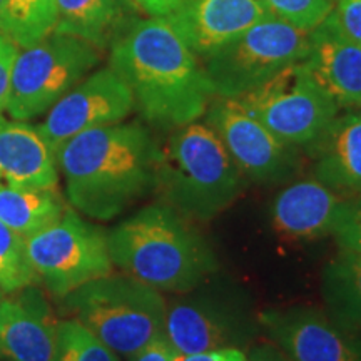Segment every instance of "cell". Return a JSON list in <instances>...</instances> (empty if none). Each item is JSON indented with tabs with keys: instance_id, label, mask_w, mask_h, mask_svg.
<instances>
[{
	"instance_id": "cell-3",
	"label": "cell",
	"mask_w": 361,
	"mask_h": 361,
	"mask_svg": "<svg viewBox=\"0 0 361 361\" xmlns=\"http://www.w3.org/2000/svg\"><path fill=\"white\" fill-rule=\"evenodd\" d=\"M107 246L112 264L161 293L186 295L218 268L206 239L166 202L121 221Z\"/></svg>"
},
{
	"instance_id": "cell-18",
	"label": "cell",
	"mask_w": 361,
	"mask_h": 361,
	"mask_svg": "<svg viewBox=\"0 0 361 361\" xmlns=\"http://www.w3.org/2000/svg\"><path fill=\"white\" fill-rule=\"evenodd\" d=\"M56 156L39 129L0 119V188H57Z\"/></svg>"
},
{
	"instance_id": "cell-19",
	"label": "cell",
	"mask_w": 361,
	"mask_h": 361,
	"mask_svg": "<svg viewBox=\"0 0 361 361\" xmlns=\"http://www.w3.org/2000/svg\"><path fill=\"white\" fill-rule=\"evenodd\" d=\"M308 149L314 176L340 196L361 192V114L340 116Z\"/></svg>"
},
{
	"instance_id": "cell-27",
	"label": "cell",
	"mask_w": 361,
	"mask_h": 361,
	"mask_svg": "<svg viewBox=\"0 0 361 361\" xmlns=\"http://www.w3.org/2000/svg\"><path fill=\"white\" fill-rule=\"evenodd\" d=\"M331 236L340 250L361 252V192L341 197Z\"/></svg>"
},
{
	"instance_id": "cell-15",
	"label": "cell",
	"mask_w": 361,
	"mask_h": 361,
	"mask_svg": "<svg viewBox=\"0 0 361 361\" xmlns=\"http://www.w3.org/2000/svg\"><path fill=\"white\" fill-rule=\"evenodd\" d=\"M301 62L340 109L361 106V45L346 37L331 16L311 30Z\"/></svg>"
},
{
	"instance_id": "cell-7",
	"label": "cell",
	"mask_w": 361,
	"mask_h": 361,
	"mask_svg": "<svg viewBox=\"0 0 361 361\" xmlns=\"http://www.w3.org/2000/svg\"><path fill=\"white\" fill-rule=\"evenodd\" d=\"M99 62L97 47L71 35L51 34L25 47L12 67L7 114L13 121L45 114Z\"/></svg>"
},
{
	"instance_id": "cell-35",
	"label": "cell",
	"mask_w": 361,
	"mask_h": 361,
	"mask_svg": "<svg viewBox=\"0 0 361 361\" xmlns=\"http://www.w3.org/2000/svg\"><path fill=\"white\" fill-rule=\"evenodd\" d=\"M2 6H4V0H0V11H2Z\"/></svg>"
},
{
	"instance_id": "cell-24",
	"label": "cell",
	"mask_w": 361,
	"mask_h": 361,
	"mask_svg": "<svg viewBox=\"0 0 361 361\" xmlns=\"http://www.w3.org/2000/svg\"><path fill=\"white\" fill-rule=\"evenodd\" d=\"M37 283V273L27 255L25 238L0 221V290L12 295Z\"/></svg>"
},
{
	"instance_id": "cell-1",
	"label": "cell",
	"mask_w": 361,
	"mask_h": 361,
	"mask_svg": "<svg viewBox=\"0 0 361 361\" xmlns=\"http://www.w3.org/2000/svg\"><path fill=\"white\" fill-rule=\"evenodd\" d=\"M109 67L128 84L144 119L161 129L200 121L216 97L201 59L166 17L130 20L111 44Z\"/></svg>"
},
{
	"instance_id": "cell-25",
	"label": "cell",
	"mask_w": 361,
	"mask_h": 361,
	"mask_svg": "<svg viewBox=\"0 0 361 361\" xmlns=\"http://www.w3.org/2000/svg\"><path fill=\"white\" fill-rule=\"evenodd\" d=\"M54 361H119L90 329L74 318L59 322Z\"/></svg>"
},
{
	"instance_id": "cell-20",
	"label": "cell",
	"mask_w": 361,
	"mask_h": 361,
	"mask_svg": "<svg viewBox=\"0 0 361 361\" xmlns=\"http://www.w3.org/2000/svg\"><path fill=\"white\" fill-rule=\"evenodd\" d=\"M54 34L71 35L104 49L129 24L128 0H56Z\"/></svg>"
},
{
	"instance_id": "cell-13",
	"label": "cell",
	"mask_w": 361,
	"mask_h": 361,
	"mask_svg": "<svg viewBox=\"0 0 361 361\" xmlns=\"http://www.w3.org/2000/svg\"><path fill=\"white\" fill-rule=\"evenodd\" d=\"M266 16L261 0H183L166 19L202 62Z\"/></svg>"
},
{
	"instance_id": "cell-29",
	"label": "cell",
	"mask_w": 361,
	"mask_h": 361,
	"mask_svg": "<svg viewBox=\"0 0 361 361\" xmlns=\"http://www.w3.org/2000/svg\"><path fill=\"white\" fill-rule=\"evenodd\" d=\"M19 47L0 34V119H4L2 112L7 107L8 90H11V74L13 62H16Z\"/></svg>"
},
{
	"instance_id": "cell-4",
	"label": "cell",
	"mask_w": 361,
	"mask_h": 361,
	"mask_svg": "<svg viewBox=\"0 0 361 361\" xmlns=\"http://www.w3.org/2000/svg\"><path fill=\"white\" fill-rule=\"evenodd\" d=\"M246 179L206 123L173 129L162 151L157 191L164 202L189 221H211L231 207Z\"/></svg>"
},
{
	"instance_id": "cell-33",
	"label": "cell",
	"mask_w": 361,
	"mask_h": 361,
	"mask_svg": "<svg viewBox=\"0 0 361 361\" xmlns=\"http://www.w3.org/2000/svg\"><path fill=\"white\" fill-rule=\"evenodd\" d=\"M246 361H293L284 355L276 345H258L250 353H246Z\"/></svg>"
},
{
	"instance_id": "cell-32",
	"label": "cell",
	"mask_w": 361,
	"mask_h": 361,
	"mask_svg": "<svg viewBox=\"0 0 361 361\" xmlns=\"http://www.w3.org/2000/svg\"><path fill=\"white\" fill-rule=\"evenodd\" d=\"M149 17H168L183 0H133Z\"/></svg>"
},
{
	"instance_id": "cell-23",
	"label": "cell",
	"mask_w": 361,
	"mask_h": 361,
	"mask_svg": "<svg viewBox=\"0 0 361 361\" xmlns=\"http://www.w3.org/2000/svg\"><path fill=\"white\" fill-rule=\"evenodd\" d=\"M56 20V0H4L0 34L25 49L54 34Z\"/></svg>"
},
{
	"instance_id": "cell-11",
	"label": "cell",
	"mask_w": 361,
	"mask_h": 361,
	"mask_svg": "<svg viewBox=\"0 0 361 361\" xmlns=\"http://www.w3.org/2000/svg\"><path fill=\"white\" fill-rule=\"evenodd\" d=\"M134 96L111 67L85 75L47 112L39 133L54 152L84 130L123 123L134 111Z\"/></svg>"
},
{
	"instance_id": "cell-12",
	"label": "cell",
	"mask_w": 361,
	"mask_h": 361,
	"mask_svg": "<svg viewBox=\"0 0 361 361\" xmlns=\"http://www.w3.org/2000/svg\"><path fill=\"white\" fill-rule=\"evenodd\" d=\"M261 326L293 361H361V328H345L310 306L266 310Z\"/></svg>"
},
{
	"instance_id": "cell-26",
	"label": "cell",
	"mask_w": 361,
	"mask_h": 361,
	"mask_svg": "<svg viewBox=\"0 0 361 361\" xmlns=\"http://www.w3.org/2000/svg\"><path fill=\"white\" fill-rule=\"evenodd\" d=\"M269 16L301 30L316 29L335 8V0H261Z\"/></svg>"
},
{
	"instance_id": "cell-8",
	"label": "cell",
	"mask_w": 361,
	"mask_h": 361,
	"mask_svg": "<svg viewBox=\"0 0 361 361\" xmlns=\"http://www.w3.org/2000/svg\"><path fill=\"white\" fill-rule=\"evenodd\" d=\"M30 264L54 298L112 273L107 234L67 207L61 219L25 238Z\"/></svg>"
},
{
	"instance_id": "cell-5",
	"label": "cell",
	"mask_w": 361,
	"mask_h": 361,
	"mask_svg": "<svg viewBox=\"0 0 361 361\" xmlns=\"http://www.w3.org/2000/svg\"><path fill=\"white\" fill-rule=\"evenodd\" d=\"M62 311L78 319L116 355L130 356L162 333L168 301L129 274H107L61 298Z\"/></svg>"
},
{
	"instance_id": "cell-22",
	"label": "cell",
	"mask_w": 361,
	"mask_h": 361,
	"mask_svg": "<svg viewBox=\"0 0 361 361\" xmlns=\"http://www.w3.org/2000/svg\"><path fill=\"white\" fill-rule=\"evenodd\" d=\"M66 209L56 188H0V221L24 238L56 223Z\"/></svg>"
},
{
	"instance_id": "cell-31",
	"label": "cell",
	"mask_w": 361,
	"mask_h": 361,
	"mask_svg": "<svg viewBox=\"0 0 361 361\" xmlns=\"http://www.w3.org/2000/svg\"><path fill=\"white\" fill-rule=\"evenodd\" d=\"M176 361H246V353L238 346L201 351V353L178 355Z\"/></svg>"
},
{
	"instance_id": "cell-34",
	"label": "cell",
	"mask_w": 361,
	"mask_h": 361,
	"mask_svg": "<svg viewBox=\"0 0 361 361\" xmlns=\"http://www.w3.org/2000/svg\"><path fill=\"white\" fill-rule=\"evenodd\" d=\"M4 298H6V293L0 290V308H2V303H4ZM2 358V356H0Z\"/></svg>"
},
{
	"instance_id": "cell-17",
	"label": "cell",
	"mask_w": 361,
	"mask_h": 361,
	"mask_svg": "<svg viewBox=\"0 0 361 361\" xmlns=\"http://www.w3.org/2000/svg\"><path fill=\"white\" fill-rule=\"evenodd\" d=\"M341 197L316 178L296 180L271 204V224L279 236L295 241L331 236Z\"/></svg>"
},
{
	"instance_id": "cell-21",
	"label": "cell",
	"mask_w": 361,
	"mask_h": 361,
	"mask_svg": "<svg viewBox=\"0 0 361 361\" xmlns=\"http://www.w3.org/2000/svg\"><path fill=\"white\" fill-rule=\"evenodd\" d=\"M328 316L345 328H361V252L340 250L322 273Z\"/></svg>"
},
{
	"instance_id": "cell-9",
	"label": "cell",
	"mask_w": 361,
	"mask_h": 361,
	"mask_svg": "<svg viewBox=\"0 0 361 361\" xmlns=\"http://www.w3.org/2000/svg\"><path fill=\"white\" fill-rule=\"evenodd\" d=\"M238 101L293 147H308L318 141L340 114V106L311 78L303 62L290 66Z\"/></svg>"
},
{
	"instance_id": "cell-14",
	"label": "cell",
	"mask_w": 361,
	"mask_h": 361,
	"mask_svg": "<svg viewBox=\"0 0 361 361\" xmlns=\"http://www.w3.org/2000/svg\"><path fill=\"white\" fill-rule=\"evenodd\" d=\"M57 326L37 284L6 295L0 308V356L8 361H54Z\"/></svg>"
},
{
	"instance_id": "cell-2",
	"label": "cell",
	"mask_w": 361,
	"mask_h": 361,
	"mask_svg": "<svg viewBox=\"0 0 361 361\" xmlns=\"http://www.w3.org/2000/svg\"><path fill=\"white\" fill-rule=\"evenodd\" d=\"M162 151L141 124H111L84 130L56 152L74 209L111 221L157 189Z\"/></svg>"
},
{
	"instance_id": "cell-30",
	"label": "cell",
	"mask_w": 361,
	"mask_h": 361,
	"mask_svg": "<svg viewBox=\"0 0 361 361\" xmlns=\"http://www.w3.org/2000/svg\"><path fill=\"white\" fill-rule=\"evenodd\" d=\"M178 355L179 353L173 348L164 333H159L137 353L130 356V361H176Z\"/></svg>"
},
{
	"instance_id": "cell-28",
	"label": "cell",
	"mask_w": 361,
	"mask_h": 361,
	"mask_svg": "<svg viewBox=\"0 0 361 361\" xmlns=\"http://www.w3.org/2000/svg\"><path fill=\"white\" fill-rule=\"evenodd\" d=\"M329 16L346 37L361 45V0H336Z\"/></svg>"
},
{
	"instance_id": "cell-16",
	"label": "cell",
	"mask_w": 361,
	"mask_h": 361,
	"mask_svg": "<svg viewBox=\"0 0 361 361\" xmlns=\"http://www.w3.org/2000/svg\"><path fill=\"white\" fill-rule=\"evenodd\" d=\"M162 333L179 355L238 346L243 340L238 319L204 300H174L166 305Z\"/></svg>"
},
{
	"instance_id": "cell-6",
	"label": "cell",
	"mask_w": 361,
	"mask_h": 361,
	"mask_svg": "<svg viewBox=\"0 0 361 361\" xmlns=\"http://www.w3.org/2000/svg\"><path fill=\"white\" fill-rule=\"evenodd\" d=\"M310 34L268 13L202 61L214 94L238 99L305 61Z\"/></svg>"
},
{
	"instance_id": "cell-10",
	"label": "cell",
	"mask_w": 361,
	"mask_h": 361,
	"mask_svg": "<svg viewBox=\"0 0 361 361\" xmlns=\"http://www.w3.org/2000/svg\"><path fill=\"white\" fill-rule=\"evenodd\" d=\"M204 116L206 124L224 144L246 180L278 184L298 171L300 161L295 147L264 128L238 99L216 96Z\"/></svg>"
}]
</instances>
